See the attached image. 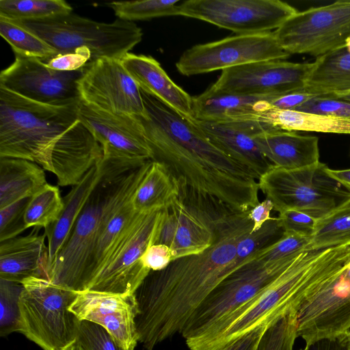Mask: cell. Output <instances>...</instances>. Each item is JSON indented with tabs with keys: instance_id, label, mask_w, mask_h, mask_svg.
Segmentation results:
<instances>
[{
	"instance_id": "cell-1",
	"label": "cell",
	"mask_w": 350,
	"mask_h": 350,
	"mask_svg": "<svg viewBox=\"0 0 350 350\" xmlns=\"http://www.w3.org/2000/svg\"><path fill=\"white\" fill-rule=\"evenodd\" d=\"M252 228L248 212L234 213L215 224V240L205 251L150 271L135 293L139 342L146 350L182 334L206 297L237 270V243Z\"/></svg>"
},
{
	"instance_id": "cell-2",
	"label": "cell",
	"mask_w": 350,
	"mask_h": 350,
	"mask_svg": "<svg viewBox=\"0 0 350 350\" xmlns=\"http://www.w3.org/2000/svg\"><path fill=\"white\" fill-rule=\"evenodd\" d=\"M144 117H137L153 154L187 189L237 213L259 202L258 178L214 146L196 123L140 89Z\"/></svg>"
},
{
	"instance_id": "cell-3",
	"label": "cell",
	"mask_w": 350,
	"mask_h": 350,
	"mask_svg": "<svg viewBox=\"0 0 350 350\" xmlns=\"http://www.w3.org/2000/svg\"><path fill=\"white\" fill-rule=\"evenodd\" d=\"M79 102L48 105L0 87V157L34 162L59 186L77 185L103 156L79 118Z\"/></svg>"
},
{
	"instance_id": "cell-4",
	"label": "cell",
	"mask_w": 350,
	"mask_h": 350,
	"mask_svg": "<svg viewBox=\"0 0 350 350\" xmlns=\"http://www.w3.org/2000/svg\"><path fill=\"white\" fill-rule=\"evenodd\" d=\"M350 265L345 245L301 253L250 305L229 318L190 350H223L255 329L299 307Z\"/></svg>"
},
{
	"instance_id": "cell-5",
	"label": "cell",
	"mask_w": 350,
	"mask_h": 350,
	"mask_svg": "<svg viewBox=\"0 0 350 350\" xmlns=\"http://www.w3.org/2000/svg\"><path fill=\"white\" fill-rule=\"evenodd\" d=\"M103 159L105 172L46 273V280L76 292L85 291V271L96 241L113 214L131 200L150 161L133 168Z\"/></svg>"
},
{
	"instance_id": "cell-6",
	"label": "cell",
	"mask_w": 350,
	"mask_h": 350,
	"mask_svg": "<svg viewBox=\"0 0 350 350\" xmlns=\"http://www.w3.org/2000/svg\"><path fill=\"white\" fill-rule=\"evenodd\" d=\"M13 21L41 38L58 53L88 49L91 61L102 57L120 59L143 36L142 29L133 22L118 18L112 23H100L72 12Z\"/></svg>"
},
{
	"instance_id": "cell-7",
	"label": "cell",
	"mask_w": 350,
	"mask_h": 350,
	"mask_svg": "<svg viewBox=\"0 0 350 350\" xmlns=\"http://www.w3.org/2000/svg\"><path fill=\"white\" fill-rule=\"evenodd\" d=\"M22 284L18 332L43 350H60L75 340L81 321L68 308L78 292L42 278Z\"/></svg>"
},
{
	"instance_id": "cell-8",
	"label": "cell",
	"mask_w": 350,
	"mask_h": 350,
	"mask_svg": "<svg viewBox=\"0 0 350 350\" xmlns=\"http://www.w3.org/2000/svg\"><path fill=\"white\" fill-rule=\"evenodd\" d=\"M295 258L272 264L252 259L226 277L186 325L181 335L187 347L250 305Z\"/></svg>"
},
{
	"instance_id": "cell-9",
	"label": "cell",
	"mask_w": 350,
	"mask_h": 350,
	"mask_svg": "<svg viewBox=\"0 0 350 350\" xmlns=\"http://www.w3.org/2000/svg\"><path fill=\"white\" fill-rule=\"evenodd\" d=\"M318 162L299 169L272 165L258 179L260 190L279 213L297 211L320 219L350 199V191Z\"/></svg>"
},
{
	"instance_id": "cell-10",
	"label": "cell",
	"mask_w": 350,
	"mask_h": 350,
	"mask_svg": "<svg viewBox=\"0 0 350 350\" xmlns=\"http://www.w3.org/2000/svg\"><path fill=\"white\" fill-rule=\"evenodd\" d=\"M274 33L290 55L321 56L342 46L350 37V1L297 11Z\"/></svg>"
},
{
	"instance_id": "cell-11",
	"label": "cell",
	"mask_w": 350,
	"mask_h": 350,
	"mask_svg": "<svg viewBox=\"0 0 350 350\" xmlns=\"http://www.w3.org/2000/svg\"><path fill=\"white\" fill-rule=\"evenodd\" d=\"M163 215V209L139 213L88 290L135 294L150 273L141 257L150 245L157 243Z\"/></svg>"
},
{
	"instance_id": "cell-12",
	"label": "cell",
	"mask_w": 350,
	"mask_h": 350,
	"mask_svg": "<svg viewBox=\"0 0 350 350\" xmlns=\"http://www.w3.org/2000/svg\"><path fill=\"white\" fill-rule=\"evenodd\" d=\"M290 55L278 42L274 31L237 34L187 49L176 67L181 75L191 76L256 62L282 60Z\"/></svg>"
},
{
	"instance_id": "cell-13",
	"label": "cell",
	"mask_w": 350,
	"mask_h": 350,
	"mask_svg": "<svg viewBox=\"0 0 350 350\" xmlns=\"http://www.w3.org/2000/svg\"><path fill=\"white\" fill-rule=\"evenodd\" d=\"M180 16L193 18L241 34L279 28L297 10L280 0H187Z\"/></svg>"
},
{
	"instance_id": "cell-14",
	"label": "cell",
	"mask_w": 350,
	"mask_h": 350,
	"mask_svg": "<svg viewBox=\"0 0 350 350\" xmlns=\"http://www.w3.org/2000/svg\"><path fill=\"white\" fill-rule=\"evenodd\" d=\"M81 100L114 114L144 117L140 88L120 59L102 57L83 68L77 81Z\"/></svg>"
},
{
	"instance_id": "cell-15",
	"label": "cell",
	"mask_w": 350,
	"mask_h": 350,
	"mask_svg": "<svg viewBox=\"0 0 350 350\" xmlns=\"http://www.w3.org/2000/svg\"><path fill=\"white\" fill-rule=\"evenodd\" d=\"M312 63L269 60L221 70L209 88L215 92L250 96H281L303 92Z\"/></svg>"
},
{
	"instance_id": "cell-16",
	"label": "cell",
	"mask_w": 350,
	"mask_h": 350,
	"mask_svg": "<svg viewBox=\"0 0 350 350\" xmlns=\"http://www.w3.org/2000/svg\"><path fill=\"white\" fill-rule=\"evenodd\" d=\"M83 68L62 72L49 68L40 59L15 55L13 63L0 73V87L41 103H76L81 100L77 81Z\"/></svg>"
},
{
	"instance_id": "cell-17",
	"label": "cell",
	"mask_w": 350,
	"mask_h": 350,
	"mask_svg": "<svg viewBox=\"0 0 350 350\" xmlns=\"http://www.w3.org/2000/svg\"><path fill=\"white\" fill-rule=\"evenodd\" d=\"M79 116L99 143L103 159L134 167L153 159L152 150L135 117L104 111L81 100Z\"/></svg>"
},
{
	"instance_id": "cell-18",
	"label": "cell",
	"mask_w": 350,
	"mask_h": 350,
	"mask_svg": "<svg viewBox=\"0 0 350 350\" xmlns=\"http://www.w3.org/2000/svg\"><path fill=\"white\" fill-rule=\"evenodd\" d=\"M297 322V336L306 345L350 329V265L299 307Z\"/></svg>"
},
{
	"instance_id": "cell-19",
	"label": "cell",
	"mask_w": 350,
	"mask_h": 350,
	"mask_svg": "<svg viewBox=\"0 0 350 350\" xmlns=\"http://www.w3.org/2000/svg\"><path fill=\"white\" fill-rule=\"evenodd\" d=\"M68 310L79 321L103 327L124 350H134L139 342L135 323L138 304L135 294L86 290L78 292Z\"/></svg>"
},
{
	"instance_id": "cell-20",
	"label": "cell",
	"mask_w": 350,
	"mask_h": 350,
	"mask_svg": "<svg viewBox=\"0 0 350 350\" xmlns=\"http://www.w3.org/2000/svg\"><path fill=\"white\" fill-rule=\"evenodd\" d=\"M215 240L213 220L196 206L178 197L163 209L156 244L170 247L176 259L200 254L211 246Z\"/></svg>"
},
{
	"instance_id": "cell-21",
	"label": "cell",
	"mask_w": 350,
	"mask_h": 350,
	"mask_svg": "<svg viewBox=\"0 0 350 350\" xmlns=\"http://www.w3.org/2000/svg\"><path fill=\"white\" fill-rule=\"evenodd\" d=\"M195 121L214 146L248 168L258 179L273 165L260 150L255 137L275 128L258 120Z\"/></svg>"
},
{
	"instance_id": "cell-22",
	"label": "cell",
	"mask_w": 350,
	"mask_h": 350,
	"mask_svg": "<svg viewBox=\"0 0 350 350\" xmlns=\"http://www.w3.org/2000/svg\"><path fill=\"white\" fill-rule=\"evenodd\" d=\"M120 61L141 89L185 117L195 119L193 97L169 77L154 58L128 53Z\"/></svg>"
},
{
	"instance_id": "cell-23",
	"label": "cell",
	"mask_w": 350,
	"mask_h": 350,
	"mask_svg": "<svg viewBox=\"0 0 350 350\" xmlns=\"http://www.w3.org/2000/svg\"><path fill=\"white\" fill-rule=\"evenodd\" d=\"M44 233L32 231L25 236L0 242V278L22 283L29 278L46 277L49 252Z\"/></svg>"
},
{
	"instance_id": "cell-24",
	"label": "cell",
	"mask_w": 350,
	"mask_h": 350,
	"mask_svg": "<svg viewBox=\"0 0 350 350\" xmlns=\"http://www.w3.org/2000/svg\"><path fill=\"white\" fill-rule=\"evenodd\" d=\"M278 96L234 94L208 88L193 97V116L197 120L211 122L258 120Z\"/></svg>"
},
{
	"instance_id": "cell-25",
	"label": "cell",
	"mask_w": 350,
	"mask_h": 350,
	"mask_svg": "<svg viewBox=\"0 0 350 350\" xmlns=\"http://www.w3.org/2000/svg\"><path fill=\"white\" fill-rule=\"evenodd\" d=\"M255 141L274 166L294 170L319 162V139L295 131L271 129L258 133Z\"/></svg>"
},
{
	"instance_id": "cell-26",
	"label": "cell",
	"mask_w": 350,
	"mask_h": 350,
	"mask_svg": "<svg viewBox=\"0 0 350 350\" xmlns=\"http://www.w3.org/2000/svg\"><path fill=\"white\" fill-rule=\"evenodd\" d=\"M105 166V162L101 157L63 198L64 209L58 220L44 228L49 252L47 271L68 239L88 198L103 176Z\"/></svg>"
},
{
	"instance_id": "cell-27",
	"label": "cell",
	"mask_w": 350,
	"mask_h": 350,
	"mask_svg": "<svg viewBox=\"0 0 350 350\" xmlns=\"http://www.w3.org/2000/svg\"><path fill=\"white\" fill-rule=\"evenodd\" d=\"M350 90V37L345 43L317 57L304 92L328 95Z\"/></svg>"
},
{
	"instance_id": "cell-28",
	"label": "cell",
	"mask_w": 350,
	"mask_h": 350,
	"mask_svg": "<svg viewBox=\"0 0 350 350\" xmlns=\"http://www.w3.org/2000/svg\"><path fill=\"white\" fill-rule=\"evenodd\" d=\"M44 170L26 159L0 157V208L40 190L47 184Z\"/></svg>"
},
{
	"instance_id": "cell-29",
	"label": "cell",
	"mask_w": 350,
	"mask_h": 350,
	"mask_svg": "<svg viewBox=\"0 0 350 350\" xmlns=\"http://www.w3.org/2000/svg\"><path fill=\"white\" fill-rule=\"evenodd\" d=\"M178 196V182L170 170L162 163L151 160L131 203L137 213H146L165 208Z\"/></svg>"
},
{
	"instance_id": "cell-30",
	"label": "cell",
	"mask_w": 350,
	"mask_h": 350,
	"mask_svg": "<svg viewBox=\"0 0 350 350\" xmlns=\"http://www.w3.org/2000/svg\"><path fill=\"white\" fill-rule=\"evenodd\" d=\"M139 215L133 209L130 200L109 220L96 241L86 269L85 291L106 265Z\"/></svg>"
},
{
	"instance_id": "cell-31",
	"label": "cell",
	"mask_w": 350,
	"mask_h": 350,
	"mask_svg": "<svg viewBox=\"0 0 350 350\" xmlns=\"http://www.w3.org/2000/svg\"><path fill=\"white\" fill-rule=\"evenodd\" d=\"M258 120L273 128L288 131H312L350 134V118H336L271 107Z\"/></svg>"
},
{
	"instance_id": "cell-32",
	"label": "cell",
	"mask_w": 350,
	"mask_h": 350,
	"mask_svg": "<svg viewBox=\"0 0 350 350\" xmlns=\"http://www.w3.org/2000/svg\"><path fill=\"white\" fill-rule=\"evenodd\" d=\"M350 244V199L317 219L308 250H322Z\"/></svg>"
},
{
	"instance_id": "cell-33",
	"label": "cell",
	"mask_w": 350,
	"mask_h": 350,
	"mask_svg": "<svg viewBox=\"0 0 350 350\" xmlns=\"http://www.w3.org/2000/svg\"><path fill=\"white\" fill-rule=\"evenodd\" d=\"M0 34L10 45L14 55L45 62L58 54L52 46L35 33L13 21L1 16Z\"/></svg>"
},
{
	"instance_id": "cell-34",
	"label": "cell",
	"mask_w": 350,
	"mask_h": 350,
	"mask_svg": "<svg viewBox=\"0 0 350 350\" xmlns=\"http://www.w3.org/2000/svg\"><path fill=\"white\" fill-rule=\"evenodd\" d=\"M63 209L58 187L47 183L29 198L25 212V225L27 228H46L58 220Z\"/></svg>"
},
{
	"instance_id": "cell-35",
	"label": "cell",
	"mask_w": 350,
	"mask_h": 350,
	"mask_svg": "<svg viewBox=\"0 0 350 350\" xmlns=\"http://www.w3.org/2000/svg\"><path fill=\"white\" fill-rule=\"evenodd\" d=\"M71 12L72 7L64 0H0V16L12 21L42 19Z\"/></svg>"
},
{
	"instance_id": "cell-36",
	"label": "cell",
	"mask_w": 350,
	"mask_h": 350,
	"mask_svg": "<svg viewBox=\"0 0 350 350\" xmlns=\"http://www.w3.org/2000/svg\"><path fill=\"white\" fill-rule=\"evenodd\" d=\"M178 0H143L113 1L107 3L118 18L128 21L180 16Z\"/></svg>"
},
{
	"instance_id": "cell-37",
	"label": "cell",
	"mask_w": 350,
	"mask_h": 350,
	"mask_svg": "<svg viewBox=\"0 0 350 350\" xmlns=\"http://www.w3.org/2000/svg\"><path fill=\"white\" fill-rule=\"evenodd\" d=\"M282 234L278 217L266 221L257 231L245 234L237 245L236 269L252 260L257 252L276 241Z\"/></svg>"
},
{
	"instance_id": "cell-38",
	"label": "cell",
	"mask_w": 350,
	"mask_h": 350,
	"mask_svg": "<svg viewBox=\"0 0 350 350\" xmlns=\"http://www.w3.org/2000/svg\"><path fill=\"white\" fill-rule=\"evenodd\" d=\"M310 237L283 232L276 241L257 252L252 259L266 264H272L294 259L307 250Z\"/></svg>"
},
{
	"instance_id": "cell-39",
	"label": "cell",
	"mask_w": 350,
	"mask_h": 350,
	"mask_svg": "<svg viewBox=\"0 0 350 350\" xmlns=\"http://www.w3.org/2000/svg\"><path fill=\"white\" fill-rule=\"evenodd\" d=\"M23 290L22 283L0 278V335L5 337L18 332L20 310L18 301Z\"/></svg>"
},
{
	"instance_id": "cell-40",
	"label": "cell",
	"mask_w": 350,
	"mask_h": 350,
	"mask_svg": "<svg viewBox=\"0 0 350 350\" xmlns=\"http://www.w3.org/2000/svg\"><path fill=\"white\" fill-rule=\"evenodd\" d=\"M297 329V312H293L267 327L256 350H294Z\"/></svg>"
},
{
	"instance_id": "cell-41",
	"label": "cell",
	"mask_w": 350,
	"mask_h": 350,
	"mask_svg": "<svg viewBox=\"0 0 350 350\" xmlns=\"http://www.w3.org/2000/svg\"><path fill=\"white\" fill-rule=\"evenodd\" d=\"M29 198L0 208V242L15 238L27 229L24 217Z\"/></svg>"
},
{
	"instance_id": "cell-42",
	"label": "cell",
	"mask_w": 350,
	"mask_h": 350,
	"mask_svg": "<svg viewBox=\"0 0 350 350\" xmlns=\"http://www.w3.org/2000/svg\"><path fill=\"white\" fill-rule=\"evenodd\" d=\"M294 111L350 118V102L329 95H317L306 101Z\"/></svg>"
},
{
	"instance_id": "cell-43",
	"label": "cell",
	"mask_w": 350,
	"mask_h": 350,
	"mask_svg": "<svg viewBox=\"0 0 350 350\" xmlns=\"http://www.w3.org/2000/svg\"><path fill=\"white\" fill-rule=\"evenodd\" d=\"M89 350H124L101 326L81 321L77 338Z\"/></svg>"
},
{
	"instance_id": "cell-44",
	"label": "cell",
	"mask_w": 350,
	"mask_h": 350,
	"mask_svg": "<svg viewBox=\"0 0 350 350\" xmlns=\"http://www.w3.org/2000/svg\"><path fill=\"white\" fill-rule=\"evenodd\" d=\"M91 59L90 51L84 47L74 52L58 53L44 62L53 70L72 72L83 68Z\"/></svg>"
},
{
	"instance_id": "cell-45",
	"label": "cell",
	"mask_w": 350,
	"mask_h": 350,
	"mask_svg": "<svg viewBox=\"0 0 350 350\" xmlns=\"http://www.w3.org/2000/svg\"><path fill=\"white\" fill-rule=\"evenodd\" d=\"M279 224L283 232H293L311 237L317 219L297 211H286L279 213Z\"/></svg>"
},
{
	"instance_id": "cell-46",
	"label": "cell",
	"mask_w": 350,
	"mask_h": 350,
	"mask_svg": "<svg viewBox=\"0 0 350 350\" xmlns=\"http://www.w3.org/2000/svg\"><path fill=\"white\" fill-rule=\"evenodd\" d=\"M174 260V251L165 244L150 245L141 257L142 265L150 271H161Z\"/></svg>"
},
{
	"instance_id": "cell-47",
	"label": "cell",
	"mask_w": 350,
	"mask_h": 350,
	"mask_svg": "<svg viewBox=\"0 0 350 350\" xmlns=\"http://www.w3.org/2000/svg\"><path fill=\"white\" fill-rule=\"evenodd\" d=\"M316 94H308L304 92H295L281 95L270 103L271 107L280 109L295 110L306 101L316 96Z\"/></svg>"
},
{
	"instance_id": "cell-48",
	"label": "cell",
	"mask_w": 350,
	"mask_h": 350,
	"mask_svg": "<svg viewBox=\"0 0 350 350\" xmlns=\"http://www.w3.org/2000/svg\"><path fill=\"white\" fill-rule=\"evenodd\" d=\"M273 209V204L270 200L266 198L248 211V217L253 222L251 232L257 231L266 221L273 218L270 216Z\"/></svg>"
},
{
	"instance_id": "cell-49",
	"label": "cell",
	"mask_w": 350,
	"mask_h": 350,
	"mask_svg": "<svg viewBox=\"0 0 350 350\" xmlns=\"http://www.w3.org/2000/svg\"><path fill=\"white\" fill-rule=\"evenodd\" d=\"M269 325L259 327L243 336L223 350H256L259 341Z\"/></svg>"
},
{
	"instance_id": "cell-50",
	"label": "cell",
	"mask_w": 350,
	"mask_h": 350,
	"mask_svg": "<svg viewBox=\"0 0 350 350\" xmlns=\"http://www.w3.org/2000/svg\"><path fill=\"white\" fill-rule=\"evenodd\" d=\"M304 350H349L347 343L341 336L332 338L319 339L308 345Z\"/></svg>"
},
{
	"instance_id": "cell-51",
	"label": "cell",
	"mask_w": 350,
	"mask_h": 350,
	"mask_svg": "<svg viewBox=\"0 0 350 350\" xmlns=\"http://www.w3.org/2000/svg\"><path fill=\"white\" fill-rule=\"evenodd\" d=\"M328 174L350 191V169L333 170L327 168Z\"/></svg>"
},
{
	"instance_id": "cell-52",
	"label": "cell",
	"mask_w": 350,
	"mask_h": 350,
	"mask_svg": "<svg viewBox=\"0 0 350 350\" xmlns=\"http://www.w3.org/2000/svg\"><path fill=\"white\" fill-rule=\"evenodd\" d=\"M60 350H89L87 349L82 342L77 338L75 340L62 348Z\"/></svg>"
},
{
	"instance_id": "cell-53",
	"label": "cell",
	"mask_w": 350,
	"mask_h": 350,
	"mask_svg": "<svg viewBox=\"0 0 350 350\" xmlns=\"http://www.w3.org/2000/svg\"><path fill=\"white\" fill-rule=\"evenodd\" d=\"M328 95L331 97L340 98L350 102V90L345 92Z\"/></svg>"
},
{
	"instance_id": "cell-54",
	"label": "cell",
	"mask_w": 350,
	"mask_h": 350,
	"mask_svg": "<svg viewBox=\"0 0 350 350\" xmlns=\"http://www.w3.org/2000/svg\"><path fill=\"white\" fill-rule=\"evenodd\" d=\"M341 337L343 338L345 342L347 343L349 350H350V329Z\"/></svg>"
}]
</instances>
